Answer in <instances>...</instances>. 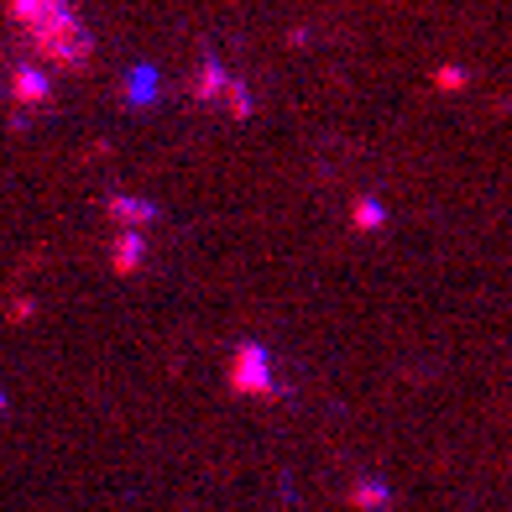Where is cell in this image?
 Listing matches in <instances>:
<instances>
[{"mask_svg":"<svg viewBox=\"0 0 512 512\" xmlns=\"http://www.w3.org/2000/svg\"><path fill=\"white\" fill-rule=\"evenodd\" d=\"M11 16L32 32V48L48 63H58V68L89 63V32L68 11V0H11Z\"/></svg>","mask_w":512,"mask_h":512,"instance_id":"6da1fadb","label":"cell"},{"mask_svg":"<svg viewBox=\"0 0 512 512\" xmlns=\"http://www.w3.org/2000/svg\"><path fill=\"white\" fill-rule=\"evenodd\" d=\"M230 387L236 392H256V398H267V392H277L272 387V377H267V351L262 345H236V361H230Z\"/></svg>","mask_w":512,"mask_h":512,"instance_id":"7a4b0ae2","label":"cell"},{"mask_svg":"<svg viewBox=\"0 0 512 512\" xmlns=\"http://www.w3.org/2000/svg\"><path fill=\"white\" fill-rule=\"evenodd\" d=\"M105 209H110V220L121 225V230H142V225H152V220L162 215L152 199H136V194H115Z\"/></svg>","mask_w":512,"mask_h":512,"instance_id":"3957f363","label":"cell"},{"mask_svg":"<svg viewBox=\"0 0 512 512\" xmlns=\"http://www.w3.org/2000/svg\"><path fill=\"white\" fill-rule=\"evenodd\" d=\"M142 256H147V241L136 236V230H121L115 246H110V267L115 272H136V267H142Z\"/></svg>","mask_w":512,"mask_h":512,"instance_id":"277c9868","label":"cell"},{"mask_svg":"<svg viewBox=\"0 0 512 512\" xmlns=\"http://www.w3.org/2000/svg\"><path fill=\"white\" fill-rule=\"evenodd\" d=\"M225 84H230V74H225V63H220L215 53H209V58L199 63V74H194V95H199V100H209V105H215Z\"/></svg>","mask_w":512,"mask_h":512,"instance_id":"5b68a950","label":"cell"},{"mask_svg":"<svg viewBox=\"0 0 512 512\" xmlns=\"http://www.w3.org/2000/svg\"><path fill=\"white\" fill-rule=\"evenodd\" d=\"M230 121H251V89H246V79H230L225 89H220V100H215Z\"/></svg>","mask_w":512,"mask_h":512,"instance_id":"8992f818","label":"cell"},{"mask_svg":"<svg viewBox=\"0 0 512 512\" xmlns=\"http://www.w3.org/2000/svg\"><path fill=\"white\" fill-rule=\"evenodd\" d=\"M351 225L361 230V236H371V230H382V225H387V209H382V199H371V194H366V199H356V204H351Z\"/></svg>","mask_w":512,"mask_h":512,"instance_id":"52a82bcc","label":"cell"},{"mask_svg":"<svg viewBox=\"0 0 512 512\" xmlns=\"http://www.w3.org/2000/svg\"><path fill=\"white\" fill-rule=\"evenodd\" d=\"M16 100L42 105V100H48V79H42L37 68H16Z\"/></svg>","mask_w":512,"mask_h":512,"instance_id":"ba28073f","label":"cell"},{"mask_svg":"<svg viewBox=\"0 0 512 512\" xmlns=\"http://www.w3.org/2000/svg\"><path fill=\"white\" fill-rule=\"evenodd\" d=\"M471 84V74H465L460 63H445V68H434V89H445V95H455V89Z\"/></svg>","mask_w":512,"mask_h":512,"instance_id":"9c48e42d","label":"cell"},{"mask_svg":"<svg viewBox=\"0 0 512 512\" xmlns=\"http://www.w3.org/2000/svg\"><path fill=\"white\" fill-rule=\"evenodd\" d=\"M387 502V486L382 481H366L361 492H356V507H382Z\"/></svg>","mask_w":512,"mask_h":512,"instance_id":"30bf717a","label":"cell"},{"mask_svg":"<svg viewBox=\"0 0 512 512\" xmlns=\"http://www.w3.org/2000/svg\"><path fill=\"white\" fill-rule=\"evenodd\" d=\"M131 89H136L131 100H136V105H147V100H152V89H157V79H152V74H136V84H131Z\"/></svg>","mask_w":512,"mask_h":512,"instance_id":"8fae6325","label":"cell"}]
</instances>
